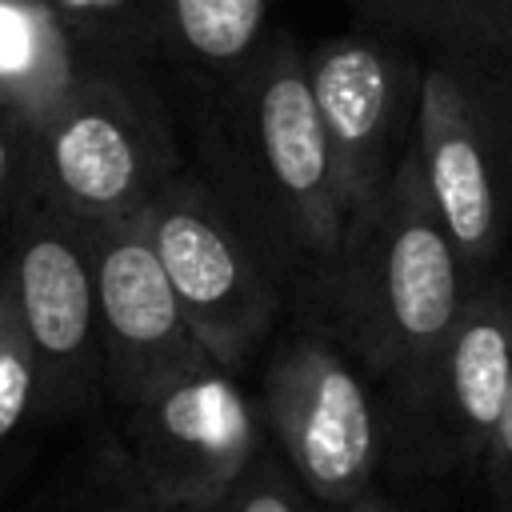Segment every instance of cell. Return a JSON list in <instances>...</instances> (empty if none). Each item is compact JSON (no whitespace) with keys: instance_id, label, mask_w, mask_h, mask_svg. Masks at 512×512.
Wrapping results in <instances>:
<instances>
[{"instance_id":"1","label":"cell","mask_w":512,"mask_h":512,"mask_svg":"<svg viewBox=\"0 0 512 512\" xmlns=\"http://www.w3.org/2000/svg\"><path fill=\"white\" fill-rule=\"evenodd\" d=\"M200 156V176L296 296L336 252L348 208L292 36L272 32L252 60L216 76L200 112Z\"/></svg>"},{"instance_id":"2","label":"cell","mask_w":512,"mask_h":512,"mask_svg":"<svg viewBox=\"0 0 512 512\" xmlns=\"http://www.w3.org/2000/svg\"><path fill=\"white\" fill-rule=\"evenodd\" d=\"M472 272L408 148L392 180L348 212L336 252L296 304L372 380L396 384L444 344Z\"/></svg>"},{"instance_id":"3","label":"cell","mask_w":512,"mask_h":512,"mask_svg":"<svg viewBox=\"0 0 512 512\" xmlns=\"http://www.w3.org/2000/svg\"><path fill=\"white\" fill-rule=\"evenodd\" d=\"M32 196L80 224L140 216L180 172L172 116L152 80H100L28 124Z\"/></svg>"},{"instance_id":"4","label":"cell","mask_w":512,"mask_h":512,"mask_svg":"<svg viewBox=\"0 0 512 512\" xmlns=\"http://www.w3.org/2000/svg\"><path fill=\"white\" fill-rule=\"evenodd\" d=\"M508 384L512 284L488 268H476L444 344L416 372L384 384V452L420 476L480 468Z\"/></svg>"},{"instance_id":"5","label":"cell","mask_w":512,"mask_h":512,"mask_svg":"<svg viewBox=\"0 0 512 512\" xmlns=\"http://www.w3.org/2000/svg\"><path fill=\"white\" fill-rule=\"evenodd\" d=\"M140 224L172 280L192 336L228 368H244L272 336L288 288L264 264L220 192L192 168L172 172L140 208Z\"/></svg>"},{"instance_id":"6","label":"cell","mask_w":512,"mask_h":512,"mask_svg":"<svg viewBox=\"0 0 512 512\" xmlns=\"http://www.w3.org/2000/svg\"><path fill=\"white\" fill-rule=\"evenodd\" d=\"M256 400L272 444L324 508L336 512L372 488L384 408L372 376L324 328L304 324L272 348Z\"/></svg>"},{"instance_id":"7","label":"cell","mask_w":512,"mask_h":512,"mask_svg":"<svg viewBox=\"0 0 512 512\" xmlns=\"http://www.w3.org/2000/svg\"><path fill=\"white\" fill-rule=\"evenodd\" d=\"M412 156L472 268H488L512 228V108L460 56L420 64Z\"/></svg>"},{"instance_id":"8","label":"cell","mask_w":512,"mask_h":512,"mask_svg":"<svg viewBox=\"0 0 512 512\" xmlns=\"http://www.w3.org/2000/svg\"><path fill=\"white\" fill-rule=\"evenodd\" d=\"M4 268L52 428L88 416L104 400L92 224L32 196L4 240Z\"/></svg>"},{"instance_id":"9","label":"cell","mask_w":512,"mask_h":512,"mask_svg":"<svg viewBox=\"0 0 512 512\" xmlns=\"http://www.w3.org/2000/svg\"><path fill=\"white\" fill-rule=\"evenodd\" d=\"M116 436L168 504L212 512L248 472L268 428L236 368L208 352L124 404Z\"/></svg>"},{"instance_id":"10","label":"cell","mask_w":512,"mask_h":512,"mask_svg":"<svg viewBox=\"0 0 512 512\" xmlns=\"http://www.w3.org/2000/svg\"><path fill=\"white\" fill-rule=\"evenodd\" d=\"M160 0H0V104L28 124L100 80H152Z\"/></svg>"},{"instance_id":"11","label":"cell","mask_w":512,"mask_h":512,"mask_svg":"<svg viewBox=\"0 0 512 512\" xmlns=\"http://www.w3.org/2000/svg\"><path fill=\"white\" fill-rule=\"evenodd\" d=\"M344 208L376 196L412 148L420 64L380 36H336L304 52Z\"/></svg>"},{"instance_id":"12","label":"cell","mask_w":512,"mask_h":512,"mask_svg":"<svg viewBox=\"0 0 512 512\" xmlns=\"http://www.w3.org/2000/svg\"><path fill=\"white\" fill-rule=\"evenodd\" d=\"M96 316L104 360V404L116 412L168 372L208 356L192 336L172 280L140 224V216L96 224Z\"/></svg>"},{"instance_id":"13","label":"cell","mask_w":512,"mask_h":512,"mask_svg":"<svg viewBox=\"0 0 512 512\" xmlns=\"http://www.w3.org/2000/svg\"><path fill=\"white\" fill-rule=\"evenodd\" d=\"M0 512H188L168 504L108 428L60 456L40 480L20 488Z\"/></svg>"},{"instance_id":"14","label":"cell","mask_w":512,"mask_h":512,"mask_svg":"<svg viewBox=\"0 0 512 512\" xmlns=\"http://www.w3.org/2000/svg\"><path fill=\"white\" fill-rule=\"evenodd\" d=\"M384 24H396L436 52L472 64L512 108V0H368Z\"/></svg>"},{"instance_id":"15","label":"cell","mask_w":512,"mask_h":512,"mask_svg":"<svg viewBox=\"0 0 512 512\" xmlns=\"http://www.w3.org/2000/svg\"><path fill=\"white\" fill-rule=\"evenodd\" d=\"M48 432L52 420L44 412L36 360L16 316L4 248H0V504L16 496Z\"/></svg>"},{"instance_id":"16","label":"cell","mask_w":512,"mask_h":512,"mask_svg":"<svg viewBox=\"0 0 512 512\" xmlns=\"http://www.w3.org/2000/svg\"><path fill=\"white\" fill-rule=\"evenodd\" d=\"M168 56L224 76L268 40V0H160Z\"/></svg>"},{"instance_id":"17","label":"cell","mask_w":512,"mask_h":512,"mask_svg":"<svg viewBox=\"0 0 512 512\" xmlns=\"http://www.w3.org/2000/svg\"><path fill=\"white\" fill-rule=\"evenodd\" d=\"M212 512H332V508H324L300 484V476L288 468V460L280 456V448L268 436L264 448L256 452V460L248 464V472L236 480V488Z\"/></svg>"},{"instance_id":"18","label":"cell","mask_w":512,"mask_h":512,"mask_svg":"<svg viewBox=\"0 0 512 512\" xmlns=\"http://www.w3.org/2000/svg\"><path fill=\"white\" fill-rule=\"evenodd\" d=\"M32 200V164H28V120L0 104V248Z\"/></svg>"},{"instance_id":"19","label":"cell","mask_w":512,"mask_h":512,"mask_svg":"<svg viewBox=\"0 0 512 512\" xmlns=\"http://www.w3.org/2000/svg\"><path fill=\"white\" fill-rule=\"evenodd\" d=\"M480 472L488 480V492H492L496 512H512V384H508V396H504L496 432H492V440L484 448Z\"/></svg>"},{"instance_id":"20","label":"cell","mask_w":512,"mask_h":512,"mask_svg":"<svg viewBox=\"0 0 512 512\" xmlns=\"http://www.w3.org/2000/svg\"><path fill=\"white\" fill-rule=\"evenodd\" d=\"M336 512H400V508H392L380 492H372V488H368V492H360L352 504H344V508H336Z\"/></svg>"}]
</instances>
